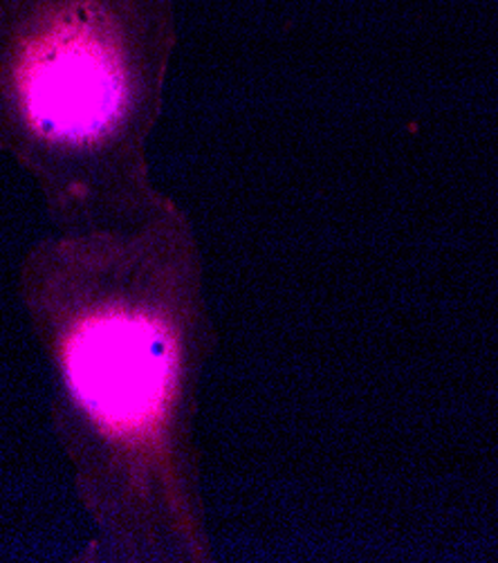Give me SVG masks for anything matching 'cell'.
I'll return each instance as SVG.
<instances>
[{
    "label": "cell",
    "instance_id": "cell-1",
    "mask_svg": "<svg viewBox=\"0 0 498 563\" xmlns=\"http://www.w3.org/2000/svg\"><path fill=\"white\" fill-rule=\"evenodd\" d=\"M16 286L52 377L54 438L101 554L209 561L196 413L213 332L182 209L41 239Z\"/></svg>",
    "mask_w": 498,
    "mask_h": 563
},
{
    "label": "cell",
    "instance_id": "cell-2",
    "mask_svg": "<svg viewBox=\"0 0 498 563\" xmlns=\"http://www.w3.org/2000/svg\"><path fill=\"white\" fill-rule=\"evenodd\" d=\"M176 41L174 0H0V153L57 232L129 230L176 205L146 155Z\"/></svg>",
    "mask_w": 498,
    "mask_h": 563
}]
</instances>
